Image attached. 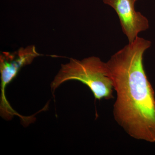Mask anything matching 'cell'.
Instances as JSON below:
<instances>
[{
    "mask_svg": "<svg viewBox=\"0 0 155 155\" xmlns=\"http://www.w3.org/2000/svg\"><path fill=\"white\" fill-rule=\"evenodd\" d=\"M135 0H104L106 5L111 6L117 13L122 31L129 43L133 42L139 33L149 27L148 19L134 8Z\"/></svg>",
    "mask_w": 155,
    "mask_h": 155,
    "instance_id": "cell-4",
    "label": "cell"
},
{
    "mask_svg": "<svg viewBox=\"0 0 155 155\" xmlns=\"http://www.w3.org/2000/svg\"><path fill=\"white\" fill-rule=\"evenodd\" d=\"M77 80L87 85L96 99H111L114 98V82L106 63L98 57H90L83 60L70 58L61 69L51 83L54 92L62 84L69 80Z\"/></svg>",
    "mask_w": 155,
    "mask_h": 155,
    "instance_id": "cell-2",
    "label": "cell"
},
{
    "mask_svg": "<svg viewBox=\"0 0 155 155\" xmlns=\"http://www.w3.org/2000/svg\"><path fill=\"white\" fill-rule=\"evenodd\" d=\"M135 1H137V0H135Z\"/></svg>",
    "mask_w": 155,
    "mask_h": 155,
    "instance_id": "cell-5",
    "label": "cell"
},
{
    "mask_svg": "<svg viewBox=\"0 0 155 155\" xmlns=\"http://www.w3.org/2000/svg\"><path fill=\"white\" fill-rule=\"evenodd\" d=\"M151 42L137 37L106 63L117 94L114 115L130 136L155 142L154 91L143 65Z\"/></svg>",
    "mask_w": 155,
    "mask_h": 155,
    "instance_id": "cell-1",
    "label": "cell"
},
{
    "mask_svg": "<svg viewBox=\"0 0 155 155\" xmlns=\"http://www.w3.org/2000/svg\"><path fill=\"white\" fill-rule=\"evenodd\" d=\"M41 55L37 51L35 46L20 48L13 52H2L0 55V73L2 88L1 111L8 113L11 110L5 96L7 85L12 81L20 69L32 63L35 58Z\"/></svg>",
    "mask_w": 155,
    "mask_h": 155,
    "instance_id": "cell-3",
    "label": "cell"
}]
</instances>
